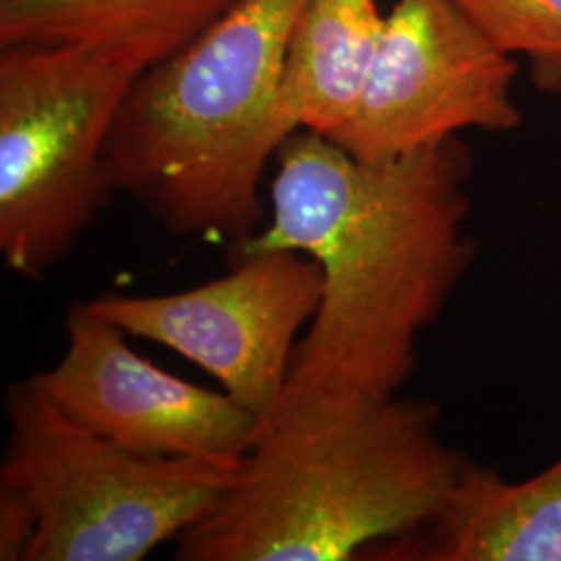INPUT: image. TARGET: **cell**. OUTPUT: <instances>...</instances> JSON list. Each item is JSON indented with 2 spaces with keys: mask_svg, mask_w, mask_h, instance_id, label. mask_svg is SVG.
Segmentation results:
<instances>
[{
  "mask_svg": "<svg viewBox=\"0 0 561 561\" xmlns=\"http://www.w3.org/2000/svg\"><path fill=\"white\" fill-rule=\"evenodd\" d=\"M60 360L34 375L48 398L102 437L154 458L240 463L264 424L227 396L164 373L119 327L71 306Z\"/></svg>",
  "mask_w": 561,
  "mask_h": 561,
  "instance_id": "8",
  "label": "cell"
},
{
  "mask_svg": "<svg viewBox=\"0 0 561 561\" xmlns=\"http://www.w3.org/2000/svg\"><path fill=\"white\" fill-rule=\"evenodd\" d=\"M306 0H238L178 55L146 69L104 150L111 194L173 236L236 243L262 229L261 180L280 140L277 101Z\"/></svg>",
  "mask_w": 561,
  "mask_h": 561,
  "instance_id": "3",
  "label": "cell"
},
{
  "mask_svg": "<svg viewBox=\"0 0 561 561\" xmlns=\"http://www.w3.org/2000/svg\"><path fill=\"white\" fill-rule=\"evenodd\" d=\"M439 408L391 398L319 422H266L217 505L175 539L181 561H347L437 520L468 460Z\"/></svg>",
  "mask_w": 561,
  "mask_h": 561,
  "instance_id": "2",
  "label": "cell"
},
{
  "mask_svg": "<svg viewBox=\"0 0 561 561\" xmlns=\"http://www.w3.org/2000/svg\"><path fill=\"white\" fill-rule=\"evenodd\" d=\"M507 55L530 60L542 92L561 94V0H456Z\"/></svg>",
  "mask_w": 561,
  "mask_h": 561,
  "instance_id": "12",
  "label": "cell"
},
{
  "mask_svg": "<svg viewBox=\"0 0 561 561\" xmlns=\"http://www.w3.org/2000/svg\"><path fill=\"white\" fill-rule=\"evenodd\" d=\"M0 491L32 520L25 561H140L208 514L240 463L154 458L62 412L34 377L7 389Z\"/></svg>",
  "mask_w": 561,
  "mask_h": 561,
  "instance_id": "4",
  "label": "cell"
},
{
  "mask_svg": "<svg viewBox=\"0 0 561 561\" xmlns=\"http://www.w3.org/2000/svg\"><path fill=\"white\" fill-rule=\"evenodd\" d=\"M419 560L561 561V460L522 482L468 461Z\"/></svg>",
  "mask_w": 561,
  "mask_h": 561,
  "instance_id": "11",
  "label": "cell"
},
{
  "mask_svg": "<svg viewBox=\"0 0 561 561\" xmlns=\"http://www.w3.org/2000/svg\"><path fill=\"white\" fill-rule=\"evenodd\" d=\"M387 21L381 0H306L277 101L285 141L308 129L331 138L354 115Z\"/></svg>",
  "mask_w": 561,
  "mask_h": 561,
  "instance_id": "9",
  "label": "cell"
},
{
  "mask_svg": "<svg viewBox=\"0 0 561 561\" xmlns=\"http://www.w3.org/2000/svg\"><path fill=\"white\" fill-rule=\"evenodd\" d=\"M238 0H0V46H90L141 71L171 59Z\"/></svg>",
  "mask_w": 561,
  "mask_h": 561,
  "instance_id": "10",
  "label": "cell"
},
{
  "mask_svg": "<svg viewBox=\"0 0 561 561\" xmlns=\"http://www.w3.org/2000/svg\"><path fill=\"white\" fill-rule=\"evenodd\" d=\"M518 65L456 0H396L354 115L329 140L387 161L466 129L512 131Z\"/></svg>",
  "mask_w": 561,
  "mask_h": 561,
  "instance_id": "6",
  "label": "cell"
},
{
  "mask_svg": "<svg viewBox=\"0 0 561 561\" xmlns=\"http://www.w3.org/2000/svg\"><path fill=\"white\" fill-rule=\"evenodd\" d=\"M140 67L67 44L0 46V254L42 279L113 196L104 150Z\"/></svg>",
  "mask_w": 561,
  "mask_h": 561,
  "instance_id": "5",
  "label": "cell"
},
{
  "mask_svg": "<svg viewBox=\"0 0 561 561\" xmlns=\"http://www.w3.org/2000/svg\"><path fill=\"white\" fill-rule=\"evenodd\" d=\"M275 162L271 221L233 254H306L321 268L322 294L268 422L358 414L398 396L416 368L422 331L477 256L466 231L472 154L456 136L362 161L298 129Z\"/></svg>",
  "mask_w": 561,
  "mask_h": 561,
  "instance_id": "1",
  "label": "cell"
},
{
  "mask_svg": "<svg viewBox=\"0 0 561 561\" xmlns=\"http://www.w3.org/2000/svg\"><path fill=\"white\" fill-rule=\"evenodd\" d=\"M319 264L271 250L238 259L221 279L167 296L104 294L85 301L127 337L161 343L198 364L262 424L279 410L300 333L321 304Z\"/></svg>",
  "mask_w": 561,
  "mask_h": 561,
  "instance_id": "7",
  "label": "cell"
}]
</instances>
